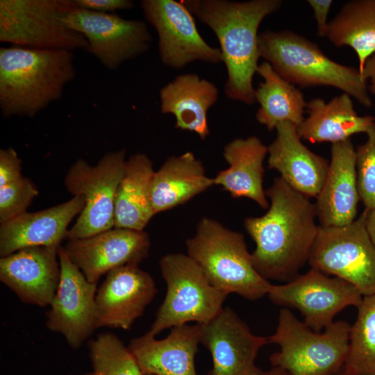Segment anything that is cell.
Segmentation results:
<instances>
[{
	"label": "cell",
	"mask_w": 375,
	"mask_h": 375,
	"mask_svg": "<svg viewBox=\"0 0 375 375\" xmlns=\"http://www.w3.org/2000/svg\"><path fill=\"white\" fill-rule=\"evenodd\" d=\"M63 248L86 279L97 283L113 269L139 265L149 255L150 240L144 231L114 227L88 238L69 239Z\"/></svg>",
	"instance_id": "15"
},
{
	"label": "cell",
	"mask_w": 375,
	"mask_h": 375,
	"mask_svg": "<svg viewBox=\"0 0 375 375\" xmlns=\"http://www.w3.org/2000/svg\"><path fill=\"white\" fill-rule=\"evenodd\" d=\"M250 375H288V374L279 367H272L266 371L257 367Z\"/></svg>",
	"instance_id": "39"
},
{
	"label": "cell",
	"mask_w": 375,
	"mask_h": 375,
	"mask_svg": "<svg viewBox=\"0 0 375 375\" xmlns=\"http://www.w3.org/2000/svg\"><path fill=\"white\" fill-rule=\"evenodd\" d=\"M126 150L106 153L95 165L83 158L68 169L64 184L69 194L83 196L85 206L68 239L88 238L114 228L115 201L117 187L124 175Z\"/></svg>",
	"instance_id": "9"
},
{
	"label": "cell",
	"mask_w": 375,
	"mask_h": 375,
	"mask_svg": "<svg viewBox=\"0 0 375 375\" xmlns=\"http://www.w3.org/2000/svg\"><path fill=\"white\" fill-rule=\"evenodd\" d=\"M361 74L367 82L369 90L375 94V53L367 59Z\"/></svg>",
	"instance_id": "37"
},
{
	"label": "cell",
	"mask_w": 375,
	"mask_h": 375,
	"mask_svg": "<svg viewBox=\"0 0 375 375\" xmlns=\"http://www.w3.org/2000/svg\"><path fill=\"white\" fill-rule=\"evenodd\" d=\"M157 292L152 276L138 265L113 269L97 291V327L130 329Z\"/></svg>",
	"instance_id": "17"
},
{
	"label": "cell",
	"mask_w": 375,
	"mask_h": 375,
	"mask_svg": "<svg viewBox=\"0 0 375 375\" xmlns=\"http://www.w3.org/2000/svg\"><path fill=\"white\" fill-rule=\"evenodd\" d=\"M201 343L210 352L212 367L208 375H250L257 367L260 349L267 337L253 334L230 308L211 320L199 324Z\"/></svg>",
	"instance_id": "16"
},
{
	"label": "cell",
	"mask_w": 375,
	"mask_h": 375,
	"mask_svg": "<svg viewBox=\"0 0 375 375\" xmlns=\"http://www.w3.org/2000/svg\"><path fill=\"white\" fill-rule=\"evenodd\" d=\"M63 22L85 37L88 42V52L110 70L147 52L152 41L144 22L126 19L115 13L76 6L64 16Z\"/></svg>",
	"instance_id": "12"
},
{
	"label": "cell",
	"mask_w": 375,
	"mask_h": 375,
	"mask_svg": "<svg viewBox=\"0 0 375 375\" xmlns=\"http://www.w3.org/2000/svg\"><path fill=\"white\" fill-rule=\"evenodd\" d=\"M22 160L12 147L0 149V187L12 183L22 175Z\"/></svg>",
	"instance_id": "34"
},
{
	"label": "cell",
	"mask_w": 375,
	"mask_h": 375,
	"mask_svg": "<svg viewBox=\"0 0 375 375\" xmlns=\"http://www.w3.org/2000/svg\"><path fill=\"white\" fill-rule=\"evenodd\" d=\"M199 324L172 328L165 338L147 332L131 340L128 348L142 374L197 375L194 358L201 343Z\"/></svg>",
	"instance_id": "22"
},
{
	"label": "cell",
	"mask_w": 375,
	"mask_h": 375,
	"mask_svg": "<svg viewBox=\"0 0 375 375\" xmlns=\"http://www.w3.org/2000/svg\"><path fill=\"white\" fill-rule=\"evenodd\" d=\"M85 206L83 196L37 212H26L0 226V256L32 247H59L67 227Z\"/></svg>",
	"instance_id": "20"
},
{
	"label": "cell",
	"mask_w": 375,
	"mask_h": 375,
	"mask_svg": "<svg viewBox=\"0 0 375 375\" xmlns=\"http://www.w3.org/2000/svg\"><path fill=\"white\" fill-rule=\"evenodd\" d=\"M275 129L276 138L268 147V167L278 172L296 191L316 198L325 181L329 162L302 143L295 124L283 122Z\"/></svg>",
	"instance_id": "21"
},
{
	"label": "cell",
	"mask_w": 375,
	"mask_h": 375,
	"mask_svg": "<svg viewBox=\"0 0 375 375\" xmlns=\"http://www.w3.org/2000/svg\"><path fill=\"white\" fill-rule=\"evenodd\" d=\"M326 37L337 47L353 49L361 73L367 59L375 53V0L345 3L328 22Z\"/></svg>",
	"instance_id": "29"
},
{
	"label": "cell",
	"mask_w": 375,
	"mask_h": 375,
	"mask_svg": "<svg viewBox=\"0 0 375 375\" xmlns=\"http://www.w3.org/2000/svg\"><path fill=\"white\" fill-rule=\"evenodd\" d=\"M82 375H97L94 372H90V373H88V374H82Z\"/></svg>",
	"instance_id": "40"
},
{
	"label": "cell",
	"mask_w": 375,
	"mask_h": 375,
	"mask_svg": "<svg viewBox=\"0 0 375 375\" xmlns=\"http://www.w3.org/2000/svg\"><path fill=\"white\" fill-rule=\"evenodd\" d=\"M307 2L312 8L317 22L318 35L319 37H326L328 24L327 18L333 1L308 0Z\"/></svg>",
	"instance_id": "36"
},
{
	"label": "cell",
	"mask_w": 375,
	"mask_h": 375,
	"mask_svg": "<svg viewBox=\"0 0 375 375\" xmlns=\"http://www.w3.org/2000/svg\"><path fill=\"white\" fill-rule=\"evenodd\" d=\"M60 278L55 296L46 312V326L60 333L69 346L77 349L97 328V283L89 282L67 257L58 249Z\"/></svg>",
	"instance_id": "14"
},
{
	"label": "cell",
	"mask_w": 375,
	"mask_h": 375,
	"mask_svg": "<svg viewBox=\"0 0 375 375\" xmlns=\"http://www.w3.org/2000/svg\"><path fill=\"white\" fill-rule=\"evenodd\" d=\"M214 185L204 166L192 152L167 158L155 171L151 184L154 214L172 209L188 201Z\"/></svg>",
	"instance_id": "26"
},
{
	"label": "cell",
	"mask_w": 375,
	"mask_h": 375,
	"mask_svg": "<svg viewBox=\"0 0 375 375\" xmlns=\"http://www.w3.org/2000/svg\"><path fill=\"white\" fill-rule=\"evenodd\" d=\"M267 296L276 305L299 310L304 322L315 331L332 324L345 308L358 307L363 299L351 283L314 268L283 284H272Z\"/></svg>",
	"instance_id": "11"
},
{
	"label": "cell",
	"mask_w": 375,
	"mask_h": 375,
	"mask_svg": "<svg viewBox=\"0 0 375 375\" xmlns=\"http://www.w3.org/2000/svg\"><path fill=\"white\" fill-rule=\"evenodd\" d=\"M184 6L216 35L220 44L228 78L227 97L253 104V77L258 67V34L265 17L277 11L281 0H185Z\"/></svg>",
	"instance_id": "2"
},
{
	"label": "cell",
	"mask_w": 375,
	"mask_h": 375,
	"mask_svg": "<svg viewBox=\"0 0 375 375\" xmlns=\"http://www.w3.org/2000/svg\"><path fill=\"white\" fill-rule=\"evenodd\" d=\"M357 308L347 359L340 375H375V294L364 296Z\"/></svg>",
	"instance_id": "30"
},
{
	"label": "cell",
	"mask_w": 375,
	"mask_h": 375,
	"mask_svg": "<svg viewBox=\"0 0 375 375\" xmlns=\"http://www.w3.org/2000/svg\"><path fill=\"white\" fill-rule=\"evenodd\" d=\"M159 266L167 292L147 331L149 335L155 337L165 329L191 322L206 323L222 310L228 294L213 287L188 254H166Z\"/></svg>",
	"instance_id": "7"
},
{
	"label": "cell",
	"mask_w": 375,
	"mask_h": 375,
	"mask_svg": "<svg viewBox=\"0 0 375 375\" xmlns=\"http://www.w3.org/2000/svg\"><path fill=\"white\" fill-rule=\"evenodd\" d=\"M76 69L72 51L0 48V109L4 118L33 117L59 100Z\"/></svg>",
	"instance_id": "3"
},
{
	"label": "cell",
	"mask_w": 375,
	"mask_h": 375,
	"mask_svg": "<svg viewBox=\"0 0 375 375\" xmlns=\"http://www.w3.org/2000/svg\"><path fill=\"white\" fill-rule=\"evenodd\" d=\"M187 254L201 268L210 283L226 294L256 301L267 295L272 284L255 269L241 233L218 221L202 218L186 242Z\"/></svg>",
	"instance_id": "5"
},
{
	"label": "cell",
	"mask_w": 375,
	"mask_h": 375,
	"mask_svg": "<svg viewBox=\"0 0 375 375\" xmlns=\"http://www.w3.org/2000/svg\"><path fill=\"white\" fill-rule=\"evenodd\" d=\"M154 172L151 160L144 153H135L126 160L115 195V228L144 231L155 215L151 201Z\"/></svg>",
	"instance_id": "27"
},
{
	"label": "cell",
	"mask_w": 375,
	"mask_h": 375,
	"mask_svg": "<svg viewBox=\"0 0 375 375\" xmlns=\"http://www.w3.org/2000/svg\"><path fill=\"white\" fill-rule=\"evenodd\" d=\"M39 191L28 178L0 187V223H4L26 212Z\"/></svg>",
	"instance_id": "33"
},
{
	"label": "cell",
	"mask_w": 375,
	"mask_h": 375,
	"mask_svg": "<svg viewBox=\"0 0 375 375\" xmlns=\"http://www.w3.org/2000/svg\"><path fill=\"white\" fill-rule=\"evenodd\" d=\"M308 262L351 283L363 297L374 294L375 247L365 228V212L347 225L319 226Z\"/></svg>",
	"instance_id": "10"
},
{
	"label": "cell",
	"mask_w": 375,
	"mask_h": 375,
	"mask_svg": "<svg viewBox=\"0 0 375 375\" xmlns=\"http://www.w3.org/2000/svg\"><path fill=\"white\" fill-rule=\"evenodd\" d=\"M217 99V87L195 74H181L160 91L161 112L174 115L175 128L194 132L203 140L210 135L208 110Z\"/></svg>",
	"instance_id": "24"
},
{
	"label": "cell",
	"mask_w": 375,
	"mask_h": 375,
	"mask_svg": "<svg viewBox=\"0 0 375 375\" xmlns=\"http://www.w3.org/2000/svg\"><path fill=\"white\" fill-rule=\"evenodd\" d=\"M365 212V228L368 235L375 247V207Z\"/></svg>",
	"instance_id": "38"
},
{
	"label": "cell",
	"mask_w": 375,
	"mask_h": 375,
	"mask_svg": "<svg viewBox=\"0 0 375 375\" xmlns=\"http://www.w3.org/2000/svg\"><path fill=\"white\" fill-rule=\"evenodd\" d=\"M143 375H152V374H143Z\"/></svg>",
	"instance_id": "41"
},
{
	"label": "cell",
	"mask_w": 375,
	"mask_h": 375,
	"mask_svg": "<svg viewBox=\"0 0 375 375\" xmlns=\"http://www.w3.org/2000/svg\"><path fill=\"white\" fill-rule=\"evenodd\" d=\"M257 73L264 80L255 90V99L260 105L257 121L269 131L283 122L300 125L307 104L302 92L266 61L258 65Z\"/></svg>",
	"instance_id": "28"
},
{
	"label": "cell",
	"mask_w": 375,
	"mask_h": 375,
	"mask_svg": "<svg viewBox=\"0 0 375 375\" xmlns=\"http://www.w3.org/2000/svg\"><path fill=\"white\" fill-rule=\"evenodd\" d=\"M89 355L97 375H143L128 347L115 334H99L89 342Z\"/></svg>",
	"instance_id": "31"
},
{
	"label": "cell",
	"mask_w": 375,
	"mask_h": 375,
	"mask_svg": "<svg viewBox=\"0 0 375 375\" xmlns=\"http://www.w3.org/2000/svg\"><path fill=\"white\" fill-rule=\"evenodd\" d=\"M367 140L356 149L360 200L365 210L375 207V124L366 133Z\"/></svg>",
	"instance_id": "32"
},
{
	"label": "cell",
	"mask_w": 375,
	"mask_h": 375,
	"mask_svg": "<svg viewBox=\"0 0 375 375\" xmlns=\"http://www.w3.org/2000/svg\"><path fill=\"white\" fill-rule=\"evenodd\" d=\"M351 326L339 320L315 331L288 308L280 310L274 333L269 344L279 346L269 357L272 367L288 375H340L347 359Z\"/></svg>",
	"instance_id": "6"
},
{
	"label": "cell",
	"mask_w": 375,
	"mask_h": 375,
	"mask_svg": "<svg viewBox=\"0 0 375 375\" xmlns=\"http://www.w3.org/2000/svg\"><path fill=\"white\" fill-rule=\"evenodd\" d=\"M75 6L74 0H1L0 42L35 49L88 51L85 37L63 22Z\"/></svg>",
	"instance_id": "8"
},
{
	"label": "cell",
	"mask_w": 375,
	"mask_h": 375,
	"mask_svg": "<svg viewBox=\"0 0 375 375\" xmlns=\"http://www.w3.org/2000/svg\"><path fill=\"white\" fill-rule=\"evenodd\" d=\"M306 108L308 117L297 126V132L301 139L312 143L344 141L353 134L366 133L375 124L374 117L359 115L351 97L344 92L328 102L312 99Z\"/></svg>",
	"instance_id": "25"
},
{
	"label": "cell",
	"mask_w": 375,
	"mask_h": 375,
	"mask_svg": "<svg viewBox=\"0 0 375 375\" xmlns=\"http://www.w3.org/2000/svg\"><path fill=\"white\" fill-rule=\"evenodd\" d=\"M58 249L32 247L1 257V281L24 303L50 306L60 278Z\"/></svg>",
	"instance_id": "18"
},
{
	"label": "cell",
	"mask_w": 375,
	"mask_h": 375,
	"mask_svg": "<svg viewBox=\"0 0 375 375\" xmlns=\"http://www.w3.org/2000/svg\"><path fill=\"white\" fill-rule=\"evenodd\" d=\"M258 51L260 57L292 84L334 87L365 107L373 104L367 82L358 69L333 61L302 35L266 30L258 35Z\"/></svg>",
	"instance_id": "4"
},
{
	"label": "cell",
	"mask_w": 375,
	"mask_h": 375,
	"mask_svg": "<svg viewBox=\"0 0 375 375\" xmlns=\"http://www.w3.org/2000/svg\"><path fill=\"white\" fill-rule=\"evenodd\" d=\"M316 199L320 226H341L356 219L360 196L356 153L351 139L332 144L326 177Z\"/></svg>",
	"instance_id": "19"
},
{
	"label": "cell",
	"mask_w": 375,
	"mask_h": 375,
	"mask_svg": "<svg viewBox=\"0 0 375 375\" xmlns=\"http://www.w3.org/2000/svg\"><path fill=\"white\" fill-rule=\"evenodd\" d=\"M140 6L147 21L156 29L162 62L182 69L194 61L212 64L223 61L220 49L206 42L194 19L182 2L174 0H142Z\"/></svg>",
	"instance_id": "13"
},
{
	"label": "cell",
	"mask_w": 375,
	"mask_h": 375,
	"mask_svg": "<svg viewBox=\"0 0 375 375\" xmlns=\"http://www.w3.org/2000/svg\"><path fill=\"white\" fill-rule=\"evenodd\" d=\"M270 203L265 214L249 217L244 226L256 244L253 266L266 280L288 282L308 260L319 226L315 203L281 177L265 191Z\"/></svg>",
	"instance_id": "1"
},
{
	"label": "cell",
	"mask_w": 375,
	"mask_h": 375,
	"mask_svg": "<svg viewBox=\"0 0 375 375\" xmlns=\"http://www.w3.org/2000/svg\"><path fill=\"white\" fill-rule=\"evenodd\" d=\"M267 153L268 147L256 135L231 141L223 152L229 167L216 175L214 185L222 186L233 198H248L267 209L269 203L262 185Z\"/></svg>",
	"instance_id": "23"
},
{
	"label": "cell",
	"mask_w": 375,
	"mask_h": 375,
	"mask_svg": "<svg viewBox=\"0 0 375 375\" xmlns=\"http://www.w3.org/2000/svg\"><path fill=\"white\" fill-rule=\"evenodd\" d=\"M74 1L78 8L106 13L129 10L134 6L133 1L130 0H74Z\"/></svg>",
	"instance_id": "35"
}]
</instances>
